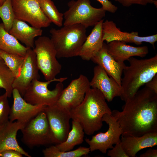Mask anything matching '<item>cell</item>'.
Instances as JSON below:
<instances>
[{
    "label": "cell",
    "instance_id": "cell-1",
    "mask_svg": "<svg viewBox=\"0 0 157 157\" xmlns=\"http://www.w3.org/2000/svg\"><path fill=\"white\" fill-rule=\"evenodd\" d=\"M122 111H112L122 135L139 136L157 132V94L145 86L126 100Z\"/></svg>",
    "mask_w": 157,
    "mask_h": 157
},
{
    "label": "cell",
    "instance_id": "cell-2",
    "mask_svg": "<svg viewBox=\"0 0 157 157\" xmlns=\"http://www.w3.org/2000/svg\"><path fill=\"white\" fill-rule=\"evenodd\" d=\"M69 113L71 119L79 122L85 133L90 135L102 128L104 115H111L112 111L102 93L97 89L91 88L82 102L71 109Z\"/></svg>",
    "mask_w": 157,
    "mask_h": 157
},
{
    "label": "cell",
    "instance_id": "cell-3",
    "mask_svg": "<svg viewBox=\"0 0 157 157\" xmlns=\"http://www.w3.org/2000/svg\"><path fill=\"white\" fill-rule=\"evenodd\" d=\"M123 73L120 96L126 101L133 97L140 88L151 80L157 73V55L149 58L139 59L132 57L128 60Z\"/></svg>",
    "mask_w": 157,
    "mask_h": 157
},
{
    "label": "cell",
    "instance_id": "cell-4",
    "mask_svg": "<svg viewBox=\"0 0 157 157\" xmlns=\"http://www.w3.org/2000/svg\"><path fill=\"white\" fill-rule=\"evenodd\" d=\"M87 28L80 24L64 26L59 29L49 31L51 40L56 52L58 58L78 56L87 37Z\"/></svg>",
    "mask_w": 157,
    "mask_h": 157
},
{
    "label": "cell",
    "instance_id": "cell-5",
    "mask_svg": "<svg viewBox=\"0 0 157 157\" xmlns=\"http://www.w3.org/2000/svg\"><path fill=\"white\" fill-rule=\"evenodd\" d=\"M67 77L55 78L45 82L33 80L26 90L24 99L32 104L46 106L55 104L64 89L63 82Z\"/></svg>",
    "mask_w": 157,
    "mask_h": 157
},
{
    "label": "cell",
    "instance_id": "cell-6",
    "mask_svg": "<svg viewBox=\"0 0 157 157\" xmlns=\"http://www.w3.org/2000/svg\"><path fill=\"white\" fill-rule=\"evenodd\" d=\"M67 6L68 9L63 13L64 26L80 24L87 28L94 26L106 15L105 10L93 7L90 0H72Z\"/></svg>",
    "mask_w": 157,
    "mask_h": 157
},
{
    "label": "cell",
    "instance_id": "cell-7",
    "mask_svg": "<svg viewBox=\"0 0 157 157\" xmlns=\"http://www.w3.org/2000/svg\"><path fill=\"white\" fill-rule=\"evenodd\" d=\"M33 49L39 69L45 79L49 81L56 78L61 71L62 65L57 59L56 51L50 38L40 36L35 41Z\"/></svg>",
    "mask_w": 157,
    "mask_h": 157
},
{
    "label": "cell",
    "instance_id": "cell-8",
    "mask_svg": "<svg viewBox=\"0 0 157 157\" xmlns=\"http://www.w3.org/2000/svg\"><path fill=\"white\" fill-rule=\"evenodd\" d=\"M21 140L30 148L53 144L51 131L44 112H41L25 124L20 130Z\"/></svg>",
    "mask_w": 157,
    "mask_h": 157
},
{
    "label": "cell",
    "instance_id": "cell-9",
    "mask_svg": "<svg viewBox=\"0 0 157 157\" xmlns=\"http://www.w3.org/2000/svg\"><path fill=\"white\" fill-rule=\"evenodd\" d=\"M12 3L15 19L38 28L50 25L51 22L42 11L39 0H12Z\"/></svg>",
    "mask_w": 157,
    "mask_h": 157
},
{
    "label": "cell",
    "instance_id": "cell-10",
    "mask_svg": "<svg viewBox=\"0 0 157 157\" xmlns=\"http://www.w3.org/2000/svg\"><path fill=\"white\" fill-rule=\"evenodd\" d=\"M102 121L108 125V128L107 131L97 134L93 136L91 139L86 138L85 140L89 145L90 151L99 150L102 153L105 154L108 149L113 148V144L120 142V137L122 134V131L112 115L104 114Z\"/></svg>",
    "mask_w": 157,
    "mask_h": 157
},
{
    "label": "cell",
    "instance_id": "cell-11",
    "mask_svg": "<svg viewBox=\"0 0 157 157\" xmlns=\"http://www.w3.org/2000/svg\"><path fill=\"white\" fill-rule=\"evenodd\" d=\"M44 111L47 117L51 132L53 144L62 143L66 139L70 131L69 111L56 104L46 106Z\"/></svg>",
    "mask_w": 157,
    "mask_h": 157
},
{
    "label": "cell",
    "instance_id": "cell-12",
    "mask_svg": "<svg viewBox=\"0 0 157 157\" xmlns=\"http://www.w3.org/2000/svg\"><path fill=\"white\" fill-rule=\"evenodd\" d=\"M90 88V81L88 78L81 74L63 89L56 104L69 111L82 102L86 92Z\"/></svg>",
    "mask_w": 157,
    "mask_h": 157
},
{
    "label": "cell",
    "instance_id": "cell-13",
    "mask_svg": "<svg viewBox=\"0 0 157 157\" xmlns=\"http://www.w3.org/2000/svg\"><path fill=\"white\" fill-rule=\"evenodd\" d=\"M103 40L107 43L113 41H122L140 45L143 42L149 43L154 47L157 41V34L146 36L139 35L138 32L129 33L122 31L113 21L106 20L102 25Z\"/></svg>",
    "mask_w": 157,
    "mask_h": 157
},
{
    "label": "cell",
    "instance_id": "cell-14",
    "mask_svg": "<svg viewBox=\"0 0 157 157\" xmlns=\"http://www.w3.org/2000/svg\"><path fill=\"white\" fill-rule=\"evenodd\" d=\"M36 54L33 49L28 48L24 56V60L20 75L15 78L13 84L23 97L31 82L39 80L40 75Z\"/></svg>",
    "mask_w": 157,
    "mask_h": 157
},
{
    "label": "cell",
    "instance_id": "cell-15",
    "mask_svg": "<svg viewBox=\"0 0 157 157\" xmlns=\"http://www.w3.org/2000/svg\"><path fill=\"white\" fill-rule=\"evenodd\" d=\"M12 94L13 103L9 116V120H16L25 125L44 111L46 106L32 104L26 102L18 91L13 89Z\"/></svg>",
    "mask_w": 157,
    "mask_h": 157
},
{
    "label": "cell",
    "instance_id": "cell-16",
    "mask_svg": "<svg viewBox=\"0 0 157 157\" xmlns=\"http://www.w3.org/2000/svg\"><path fill=\"white\" fill-rule=\"evenodd\" d=\"M93 73V76L90 81L91 88L99 90L108 102L112 101L116 97H120L121 86L102 67L96 65L94 68Z\"/></svg>",
    "mask_w": 157,
    "mask_h": 157
},
{
    "label": "cell",
    "instance_id": "cell-17",
    "mask_svg": "<svg viewBox=\"0 0 157 157\" xmlns=\"http://www.w3.org/2000/svg\"><path fill=\"white\" fill-rule=\"evenodd\" d=\"M24 125L17 121L9 120L0 127V153L8 149H13L27 157H31L19 146L17 139L18 131Z\"/></svg>",
    "mask_w": 157,
    "mask_h": 157
},
{
    "label": "cell",
    "instance_id": "cell-18",
    "mask_svg": "<svg viewBox=\"0 0 157 157\" xmlns=\"http://www.w3.org/2000/svg\"><path fill=\"white\" fill-rule=\"evenodd\" d=\"M107 51L117 62L124 63L130 57L137 56L143 58L149 53L147 46L134 47L124 42L113 41L106 44Z\"/></svg>",
    "mask_w": 157,
    "mask_h": 157
},
{
    "label": "cell",
    "instance_id": "cell-19",
    "mask_svg": "<svg viewBox=\"0 0 157 157\" xmlns=\"http://www.w3.org/2000/svg\"><path fill=\"white\" fill-rule=\"evenodd\" d=\"M121 142L128 157H135L140 150L157 145V132L148 133L139 136L122 135Z\"/></svg>",
    "mask_w": 157,
    "mask_h": 157
},
{
    "label": "cell",
    "instance_id": "cell-20",
    "mask_svg": "<svg viewBox=\"0 0 157 157\" xmlns=\"http://www.w3.org/2000/svg\"><path fill=\"white\" fill-rule=\"evenodd\" d=\"M91 60L102 67L121 86L122 76L126 65L124 63L117 62L110 54L107 50L106 44L104 43L101 49Z\"/></svg>",
    "mask_w": 157,
    "mask_h": 157
},
{
    "label": "cell",
    "instance_id": "cell-21",
    "mask_svg": "<svg viewBox=\"0 0 157 157\" xmlns=\"http://www.w3.org/2000/svg\"><path fill=\"white\" fill-rule=\"evenodd\" d=\"M104 21L103 19L95 25L87 36L78 55L83 60H91L102 48L104 43L102 29Z\"/></svg>",
    "mask_w": 157,
    "mask_h": 157
},
{
    "label": "cell",
    "instance_id": "cell-22",
    "mask_svg": "<svg viewBox=\"0 0 157 157\" xmlns=\"http://www.w3.org/2000/svg\"><path fill=\"white\" fill-rule=\"evenodd\" d=\"M42 32L41 28L31 26L26 22L15 19L9 33L26 47L33 49L35 38L41 36Z\"/></svg>",
    "mask_w": 157,
    "mask_h": 157
},
{
    "label": "cell",
    "instance_id": "cell-23",
    "mask_svg": "<svg viewBox=\"0 0 157 157\" xmlns=\"http://www.w3.org/2000/svg\"><path fill=\"white\" fill-rule=\"evenodd\" d=\"M29 48L22 44L13 36L6 31L0 23V50L6 52L24 57Z\"/></svg>",
    "mask_w": 157,
    "mask_h": 157
},
{
    "label": "cell",
    "instance_id": "cell-24",
    "mask_svg": "<svg viewBox=\"0 0 157 157\" xmlns=\"http://www.w3.org/2000/svg\"><path fill=\"white\" fill-rule=\"evenodd\" d=\"M84 133L83 129L79 123L72 120V129L69 132L66 140L55 145L60 151H70L75 146L81 144L83 142Z\"/></svg>",
    "mask_w": 157,
    "mask_h": 157
},
{
    "label": "cell",
    "instance_id": "cell-25",
    "mask_svg": "<svg viewBox=\"0 0 157 157\" xmlns=\"http://www.w3.org/2000/svg\"><path fill=\"white\" fill-rule=\"evenodd\" d=\"M41 8L51 22L58 27L63 24V14L58 11L51 0H39Z\"/></svg>",
    "mask_w": 157,
    "mask_h": 157
},
{
    "label": "cell",
    "instance_id": "cell-26",
    "mask_svg": "<svg viewBox=\"0 0 157 157\" xmlns=\"http://www.w3.org/2000/svg\"><path fill=\"white\" fill-rule=\"evenodd\" d=\"M90 151L89 148L80 147L73 151H62L56 145H52L42 150L45 157H80L88 155Z\"/></svg>",
    "mask_w": 157,
    "mask_h": 157
},
{
    "label": "cell",
    "instance_id": "cell-27",
    "mask_svg": "<svg viewBox=\"0 0 157 157\" xmlns=\"http://www.w3.org/2000/svg\"><path fill=\"white\" fill-rule=\"evenodd\" d=\"M0 55L15 78L19 77L24 62V57L8 53L1 50Z\"/></svg>",
    "mask_w": 157,
    "mask_h": 157
},
{
    "label": "cell",
    "instance_id": "cell-28",
    "mask_svg": "<svg viewBox=\"0 0 157 157\" xmlns=\"http://www.w3.org/2000/svg\"><path fill=\"white\" fill-rule=\"evenodd\" d=\"M15 78L2 59L0 60V88L3 89L8 98L12 94Z\"/></svg>",
    "mask_w": 157,
    "mask_h": 157
},
{
    "label": "cell",
    "instance_id": "cell-29",
    "mask_svg": "<svg viewBox=\"0 0 157 157\" xmlns=\"http://www.w3.org/2000/svg\"><path fill=\"white\" fill-rule=\"evenodd\" d=\"M0 18L2 21L5 29L9 32L15 19L12 0H5L0 6Z\"/></svg>",
    "mask_w": 157,
    "mask_h": 157
},
{
    "label": "cell",
    "instance_id": "cell-30",
    "mask_svg": "<svg viewBox=\"0 0 157 157\" xmlns=\"http://www.w3.org/2000/svg\"><path fill=\"white\" fill-rule=\"evenodd\" d=\"M8 98L6 92L0 95V127L9 121L10 108Z\"/></svg>",
    "mask_w": 157,
    "mask_h": 157
},
{
    "label": "cell",
    "instance_id": "cell-31",
    "mask_svg": "<svg viewBox=\"0 0 157 157\" xmlns=\"http://www.w3.org/2000/svg\"><path fill=\"white\" fill-rule=\"evenodd\" d=\"M114 147L109 150L107 155L111 157H129L123 149L121 142L115 144Z\"/></svg>",
    "mask_w": 157,
    "mask_h": 157
},
{
    "label": "cell",
    "instance_id": "cell-32",
    "mask_svg": "<svg viewBox=\"0 0 157 157\" xmlns=\"http://www.w3.org/2000/svg\"><path fill=\"white\" fill-rule=\"evenodd\" d=\"M123 6L129 7L133 4L146 6L148 4H153L154 0H115Z\"/></svg>",
    "mask_w": 157,
    "mask_h": 157
},
{
    "label": "cell",
    "instance_id": "cell-33",
    "mask_svg": "<svg viewBox=\"0 0 157 157\" xmlns=\"http://www.w3.org/2000/svg\"><path fill=\"white\" fill-rule=\"evenodd\" d=\"M102 5V8L106 11L115 13L117 10L118 7L113 4L108 0H96Z\"/></svg>",
    "mask_w": 157,
    "mask_h": 157
},
{
    "label": "cell",
    "instance_id": "cell-34",
    "mask_svg": "<svg viewBox=\"0 0 157 157\" xmlns=\"http://www.w3.org/2000/svg\"><path fill=\"white\" fill-rule=\"evenodd\" d=\"M23 155L13 149H8L0 153V157H22Z\"/></svg>",
    "mask_w": 157,
    "mask_h": 157
},
{
    "label": "cell",
    "instance_id": "cell-35",
    "mask_svg": "<svg viewBox=\"0 0 157 157\" xmlns=\"http://www.w3.org/2000/svg\"><path fill=\"white\" fill-rule=\"evenodd\" d=\"M145 85V86L157 94V74Z\"/></svg>",
    "mask_w": 157,
    "mask_h": 157
},
{
    "label": "cell",
    "instance_id": "cell-36",
    "mask_svg": "<svg viewBox=\"0 0 157 157\" xmlns=\"http://www.w3.org/2000/svg\"><path fill=\"white\" fill-rule=\"evenodd\" d=\"M140 157H157V149H150L145 153L141 154Z\"/></svg>",
    "mask_w": 157,
    "mask_h": 157
},
{
    "label": "cell",
    "instance_id": "cell-37",
    "mask_svg": "<svg viewBox=\"0 0 157 157\" xmlns=\"http://www.w3.org/2000/svg\"><path fill=\"white\" fill-rule=\"evenodd\" d=\"M153 4L157 7V1L156 0H154Z\"/></svg>",
    "mask_w": 157,
    "mask_h": 157
},
{
    "label": "cell",
    "instance_id": "cell-38",
    "mask_svg": "<svg viewBox=\"0 0 157 157\" xmlns=\"http://www.w3.org/2000/svg\"><path fill=\"white\" fill-rule=\"evenodd\" d=\"M5 0H0V6L2 4Z\"/></svg>",
    "mask_w": 157,
    "mask_h": 157
},
{
    "label": "cell",
    "instance_id": "cell-39",
    "mask_svg": "<svg viewBox=\"0 0 157 157\" xmlns=\"http://www.w3.org/2000/svg\"><path fill=\"white\" fill-rule=\"evenodd\" d=\"M2 59L0 55V60Z\"/></svg>",
    "mask_w": 157,
    "mask_h": 157
},
{
    "label": "cell",
    "instance_id": "cell-40",
    "mask_svg": "<svg viewBox=\"0 0 157 157\" xmlns=\"http://www.w3.org/2000/svg\"></svg>",
    "mask_w": 157,
    "mask_h": 157
}]
</instances>
